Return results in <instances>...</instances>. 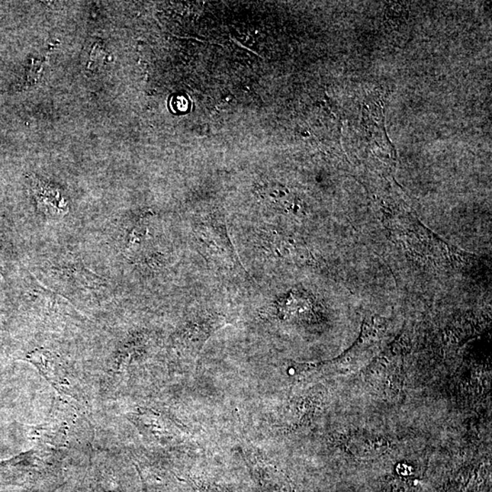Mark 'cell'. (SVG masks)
Returning <instances> with one entry per match:
<instances>
[{
  "instance_id": "obj_1",
  "label": "cell",
  "mask_w": 492,
  "mask_h": 492,
  "mask_svg": "<svg viewBox=\"0 0 492 492\" xmlns=\"http://www.w3.org/2000/svg\"><path fill=\"white\" fill-rule=\"evenodd\" d=\"M202 243L220 261L230 268H237L240 262L234 253L233 246L227 236L224 223H204L196 230Z\"/></svg>"
}]
</instances>
